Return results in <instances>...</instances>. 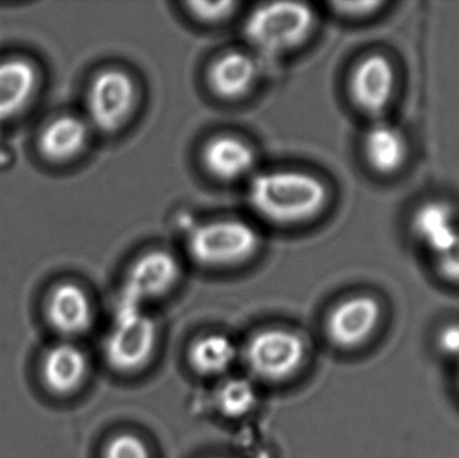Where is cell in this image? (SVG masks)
<instances>
[{"label": "cell", "mask_w": 459, "mask_h": 458, "mask_svg": "<svg viewBox=\"0 0 459 458\" xmlns=\"http://www.w3.org/2000/svg\"><path fill=\"white\" fill-rule=\"evenodd\" d=\"M412 233L437 257L449 249L459 237L455 210L444 202L434 201L423 204L412 218Z\"/></svg>", "instance_id": "obj_10"}, {"label": "cell", "mask_w": 459, "mask_h": 458, "mask_svg": "<svg viewBox=\"0 0 459 458\" xmlns=\"http://www.w3.org/2000/svg\"><path fill=\"white\" fill-rule=\"evenodd\" d=\"M255 402V390L246 379H230L218 389V409L225 416H245L254 408Z\"/></svg>", "instance_id": "obj_19"}, {"label": "cell", "mask_w": 459, "mask_h": 458, "mask_svg": "<svg viewBox=\"0 0 459 458\" xmlns=\"http://www.w3.org/2000/svg\"><path fill=\"white\" fill-rule=\"evenodd\" d=\"M212 91L223 99H239L256 78L255 62L243 53H228L210 69Z\"/></svg>", "instance_id": "obj_17"}, {"label": "cell", "mask_w": 459, "mask_h": 458, "mask_svg": "<svg viewBox=\"0 0 459 458\" xmlns=\"http://www.w3.org/2000/svg\"><path fill=\"white\" fill-rule=\"evenodd\" d=\"M245 358L256 376L281 381L296 373L304 362L305 344L299 335L289 331H262L248 341Z\"/></svg>", "instance_id": "obj_4"}, {"label": "cell", "mask_w": 459, "mask_h": 458, "mask_svg": "<svg viewBox=\"0 0 459 458\" xmlns=\"http://www.w3.org/2000/svg\"><path fill=\"white\" fill-rule=\"evenodd\" d=\"M156 330L152 320L136 312L120 317L105 344L108 362L118 371H134L150 360L155 349Z\"/></svg>", "instance_id": "obj_7"}, {"label": "cell", "mask_w": 459, "mask_h": 458, "mask_svg": "<svg viewBox=\"0 0 459 458\" xmlns=\"http://www.w3.org/2000/svg\"><path fill=\"white\" fill-rule=\"evenodd\" d=\"M436 349L442 357L457 360L459 363V322H449L437 331Z\"/></svg>", "instance_id": "obj_21"}, {"label": "cell", "mask_w": 459, "mask_h": 458, "mask_svg": "<svg viewBox=\"0 0 459 458\" xmlns=\"http://www.w3.org/2000/svg\"><path fill=\"white\" fill-rule=\"evenodd\" d=\"M37 72L30 62L10 59L0 64V121L18 115L31 99Z\"/></svg>", "instance_id": "obj_14"}, {"label": "cell", "mask_w": 459, "mask_h": 458, "mask_svg": "<svg viewBox=\"0 0 459 458\" xmlns=\"http://www.w3.org/2000/svg\"><path fill=\"white\" fill-rule=\"evenodd\" d=\"M237 358L234 343L225 335L204 336L190 351V362L198 373L214 376L228 370Z\"/></svg>", "instance_id": "obj_18"}, {"label": "cell", "mask_w": 459, "mask_h": 458, "mask_svg": "<svg viewBox=\"0 0 459 458\" xmlns=\"http://www.w3.org/2000/svg\"><path fill=\"white\" fill-rule=\"evenodd\" d=\"M88 371V360L78 347L58 344L45 355L42 365L43 382L56 394L74 392Z\"/></svg>", "instance_id": "obj_12"}, {"label": "cell", "mask_w": 459, "mask_h": 458, "mask_svg": "<svg viewBox=\"0 0 459 458\" xmlns=\"http://www.w3.org/2000/svg\"><path fill=\"white\" fill-rule=\"evenodd\" d=\"M457 382H458V387H459V363H458V376H457Z\"/></svg>", "instance_id": "obj_25"}, {"label": "cell", "mask_w": 459, "mask_h": 458, "mask_svg": "<svg viewBox=\"0 0 459 458\" xmlns=\"http://www.w3.org/2000/svg\"><path fill=\"white\" fill-rule=\"evenodd\" d=\"M383 322V307L374 296L358 295L334 307L326 320V333L334 346L358 349L368 343Z\"/></svg>", "instance_id": "obj_6"}, {"label": "cell", "mask_w": 459, "mask_h": 458, "mask_svg": "<svg viewBox=\"0 0 459 458\" xmlns=\"http://www.w3.org/2000/svg\"><path fill=\"white\" fill-rule=\"evenodd\" d=\"M315 15L301 3H270L255 8L246 22L251 43L266 53H283L309 37Z\"/></svg>", "instance_id": "obj_2"}, {"label": "cell", "mask_w": 459, "mask_h": 458, "mask_svg": "<svg viewBox=\"0 0 459 458\" xmlns=\"http://www.w3.org/2000/svg\"><path fill=\"white\" fill-rule=\"evenodd\" d=\"M256 231L242 220H225L194 229L188 250L202 265L225 266L247 260L258 249Z\"/></svg>", "instance_id": "obj_3"}, {"label": "cell", "mask_w": 459, "mask_h": 458, "mask_svg": "<svg viewBox=\"0 0 459 458\" xmlns=\"http://www.w3.org/2000/svg\"><path fill=\"white\" fill-rule=\"evenodd\" d=\"M136 88L126 73L117 69L100 73L88 93L91 123L102 132L117 131L134 109Z\"/></svg>", "instance_id": "obj_5"}, {"label": "cell", "mask_w": 459, "mask_h": 458, "mask_svg": "<svg viewBox=\"0 0 459 458\" xmlns=\"http://www.w3.org/2000/svg\"><path fill=\"white\" fill-rule=\"evenodd\" d=\"M104 458H151L147 445L134 435H120L110 440Z\"/></svg>", "instance_id": "obj_20"}, {"label": "cell", "mask_w": 459, "mask_h": 458, "mask_svg": "<svg viewBox=\"0 0 459 458\" xmlns=\"http://www.w3.org/2000/svg\"><path fill=\"white\" fill-rule=\"evenodd\" d=\"M48 316L51 325L59 333L78 335L91 325V301L77 285H58L48 298Z\"/></svg>", "instance_id": "obj_11"}, {"label": "cell", "mask_w": 459, "mask_h": 458, "mask_svg": "<svg viewBox=\"0 0 459 458\" xmlns=\"http://www.w3.org/2000/svg\"><path fill=\"white\" fill-rule=\"evenodd\" d=\"M395 89V70L387 56L374 54L356 66L351 78V93L359 108L379 115L390 104Z\"/></svg>", "instance_id": "obj_8"}, {"label": "cell", "mask_w": 459, "mask_h": 458, "mask_svg": "<svg viewBox=\"0 0 459 458\" xmlns=\"http://www.w3.org/2000/svg\"><path fill=\"white\" fill-rule=\"evenodd\" d=\"M336 13L351 18H363L371 15L377 8L382 7V2H336L332 3Z\"/></svg>", "instance_id": "obj_24"}, {"label": "cell", "mask_w": 459, "mask_h": 458, "mask_svg": "<svg viewBox=\"0 0 459 458\" xmlns=\"http://www.w3.org/2000/svg\"><path fill=\"white\" fill-rule=\"evenodd\" d=\"M88 142V128L80 118L64 116L46 126L40 134L39 151L56 163L70 160L82 152Z\"/></svg>", "instance_id": "obj_16"}, {"label": "cell", "mask_w": 459, "mask_h": 458, "mask_svg": "<svg viewBox=\"0 0 459 458\" xmlns=\"http://www.w3.org/2000/svg\"><path fill=\"white\" fill-rule=\"evenodd\" d=\"M234 2H193L188 3L191 13L204 22H221L234 13Z\"/></svg>", "instance_id": "obj_22"}, {"label": "cell", "mask_w": 459, "mask_h": 458, "mask_svg": "<svg viewBox=\"0 0 459 458\" xmlns=\"http://www.w3.org/2000/svg\"><path fill=\"white\" fill-rule=\"evenodd\" d=\"M364 155L371 169L380 174H394L406 163L409 145L395 126L379 124L364 139Z\"/></svg>", "instance_id": "obj_15"}, {"label": "cell", "mask_w": 459, "mask_h": 458, "mask_svg": "<svg viewBox=\"0 0 459 458\" xmlns=\"http://www.w3.org/2000/svg\"><path fill=\"white\" fill-rule=\"evenodd\" d=\"M441 276L453 284L459 285V237L457 241L436 257Z\"/></svg>", "instance_id": "obj_23"}, {"label": "cell", "mask_w": 459, "mask_h": 458, "mask_svg": "<svg viewBox=\"0 0 459 458\" xmlns=\"http://www.w3.org/2000/svg\"><path fill=\"white\" fill-rule=\"evenodd\" d=\"M206 169L223 180L238 179L253 171L255 153L238 137L220 136L207 143L204 151Z\"/></svg>", "instance_id": "obj_13"}, {"label": "cell", "mask_w": 459, "mask_h": 458, "mask_svg": "<svg viewBox=\"0 0 459 458\" xmlns=\"http://www.w3.org/2000/svg\"><path fill=\"white\" fill-rule=\"evenodd\" d=\"M177 258L163 250L147 253L132 266L128 290L132 300L158 298L171 289L179 277Z\"/></svg>", "instance_id": "obj_9"}, {"label": "cell", "mask_w": 459, "mask_h": 458, "mask_svg": "<svg viewBox=\"0 0 459 458\" xmlns=\"http://www.w3.org/2000/svg\"><path fill=\"white\" fill-rule=\"evenodd\" d=\"M321 180L299 171H269L255 175L248 201L258 214L277 223H297L315 217L325 204Z\"/></svg>", "instance_id": "obj_1"}]
</instances>
